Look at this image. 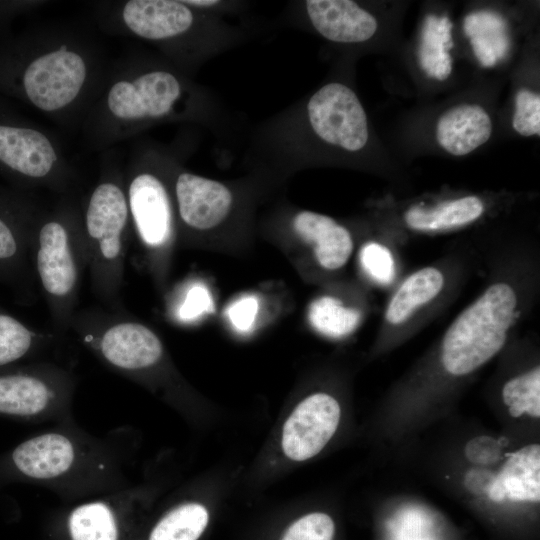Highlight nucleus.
Returning a JSON list of instances; mask_svg holds the SVG:
<instances>
[{"label": "nucleus", "instance_id": "nucleus-1", "mask_svg": "<svg viewBox=\"0 0 540 540\" xmlns=\"http://www.w3.org/2000/svg\"><path fill=\"white\" fill-rule=\"evenodd\" d=\"M64 422L20 443L11 453L19 474L58 496H97L126 487L120 445Z\"/></svg>", "mask_w": 540, "mask_h": 540}, {"label": "nucleus", "instance_id": "nucleus-2", "mask_svg": "<svg viewBox=\"0 0 540 540\" xmlns=\"http://www.w3.org/2000/svg\"><path fill=\"white\" fill-rule=\"evenodd\" d=\"M517 296L506 283H495L461 312L446 331L441 349L447 372L461 376L479 368L503 347L512 325Z\"/></svg>", "mask_w": 540, "mask_h": 540}, {"label": "nucleus", "instance_id": "nucleus-3", "mask_svg": "<svg viewBox=\"0 0 540 540\" xmlns=\"http://www.w3.org/2000/svg\"><path fill=\"white\" fill-rule=\"evenodd\" d=\"M128 219L123 190L108 181L96 186L85 211L82 238L94 294L112 306L119 302L124 281Z\"/></svg>", "mask_w": 540, "mask_h": 540}, {"label": "nucleus", "instance_id": "nucleus-4", "mask_svg": "<svg viewBox=\"0 0 540 540\" xmlns=\"http://www.w3.org/2000/svg\"><path fill=\"white\" fill-rule=\"evenodd\" d=\"M35 265L52 319L59 330L70 327L80 275L86 263L82 232L60 219L44 222L37 234Z\"/></svg>", "mask_w": 540, "mask_h": 540}, {"label": "nucleus", "instance_id": "nucleus-5", "mask_svg": "<svg viewBox=\"0 0 540 540\" xmlns=\"http://www.w3.org/2000/svg\"><path fill=\"white\" fill-rule=\"evenodd\" d=\"M75 388L73 374L50 363L31 371L0 375V413L43 422H69Z\"/></svg>", "mask_w": 540, "mask_h": 540}, {"label": "nucleus", "instance_id": "nucleus-6", "mask_svg": "<svg viewBox=\"0 0 540 540\" xmlns=\"http://www.w3.org/2000/svg\"><path fill=\"white\" fill-rule=\"evenodd\" d=\"M306 116L314 134L323 142L348 152H357L368 141L365 110L348 86L332 82L308 100Z\"/></svg>", "mask_w": 540, "mask_h": 540}, {"label": "nucleus", "instance_id": "nucleus-7", "mask_svg": "<svg viewBox=\"0 0 540 540\" xmlns=\"http://www.w3.org/2000/svg\"><path fill=\"white\" fill-rule=\"evenodd\" d=\"M86 76L87 67L82 56L63 45L35 58L24 72L23 85L35 107L53 112L76 99Z\"/></svg>", "mask_w": 540, "mask_h": 540}, {"label": "nucleus", "instance_id": "nucleus-8", "mask_svg": "<svg viewBox=\"0 0 540 540\" xmlns=\"http://www.w3.org/2000/svg\"><path fill=\"white\" fill-rule=\"evenodd\" d=\"M183 95V85L167 70H151L133 80L114 83L107 96L111 114L123 121L156 120L170 115Z\"/></svg>", "mask_w": 540, "mask_h": 540}, {"label": "nucleus", "instance_id": "nucleus-9", "mask_svg": "<svg viewBox=\"0 0 540 540\" xmlns=\"http://www.w3.org/2000/svg\"><path fill=\"white\" fill-rule=\"evenodd\" d=\"M341 415L338 401L315 393L301 401L283 426L282 449L294 461L317 455L332 438Z\"/></svg>", "mask_w": 540, "mask_h": 540}, {"label": "nucleus", "instance_id": "nucleus-10", "mask_svg": "<svg viewBox=\"0 0 540 540\" xmlns=\"http://www.w3.org/2000/svg\"><path fill=\"white\" fill-rule=\"evenodd\" d=\"M142 496L141 490L124 487L76 504L66 517L69 540H122L126 518Z\"/></svg>", "mask_w": 540, "mask_h": 540}, {"label": "nucleus", "instance_id": "nucleus-11", "mask_svg": "<svg viewBox=\"0 0 540 540\" xmlns=\"http://www.w3.org/2000/svg\"><path fill=\"white\" fill-rule=\"evenodd\" d=\"M127 202L142 246L150 252L166 249L173 235V213L163 182L152 173L137 174L129 184Z\"/></svg>", "mask_w": 540, "mask_h": 540}, {"label": "nucleus", "instance_id": "nucleus-12", "mask_svg": "<svg viewBox=\"0 0 540 540\" xmlns=\"http://www.w3.org/2000/svg\"><path fill=\"white\" fill-rule=\"evenodd\" d=\"M175 197L182 222L196 230L221 224L233 203L232 193L223 183L189 172L178 175Z\"/></svg>", "mask_w": 540, "mask_h": 540}, {"label": "nucleus", "instance_id": "nucleus-13", "mask_svg": "<svg viewBox=\"0 0 540 540\" xmlns=\"http://www.w3.org/2000/svg\"><path fill=\"white\" fill-rule=\"evenodd\" d=\"M198 10L183 1L131 0L122 18L135 35L150 41H166L188 33L197 22Z\"/></svg>", "mask_w": 540, "mask_h": 540}, {"label": "nucleus", "instance_id": "nucleus-14", "mask_svg": "<svg viewBox=\"0 0 540 540\" xmlns=\"http://www.w3.org/2000/svg\"><path fill=\"white\" fill-rule=\"evenodd\" d=\"M307 16L315 30L336 43H361L376 32L375 17L349 0H308Z\"/></svg>", "mask_w": 540, "mask_h": 540}, {"label": "nucleus", "instance_id": "nucleus-15", "mask_svg": "<svg viewBox=\"0 0 540 540\" xmlns=\"http://www.w3.org/2000/svg\"><path fill=\"white\" fill-rule=\"evenodd\" d=\"M58 160L51 141L40 131L0 125V161L32 179H45Z\"/></svg>", "mask_w": 540, "mask_h": 540}, {"label": "nucleus", "instance_id": "nucleus-16", "mask_svg": "<svg viewBox=\"0 0 540 540\" xmlns=\"http://www.w3.org/2000/svg\"><path fill=\"white\" fill-rule=\"evenodd\" d=\"M294 231L313 246L317 262L325 269L342 267L353 250L349 231L334 219L312 211H301L294 216Z\"/></svg>", "mask_w": 540, "mask_h": 540}, {"label": "nucleus", "instance_id": "nucleus-17", "mask_svg": "<svg viewBox=\"0 0 540 540\" xmlns=\"http://www.w3.org/2000/svg\"><path fill=\"white\" fill-rule=\"evenodd\" d=\"M492 123L479 105L461 104L438 120L436 137L443 149L455 156L466 155L488 141Z\"/></svg>", "mask_w": 540, "mask_h": 540}, {"label": "nucleus", "instance_id": "nucleus-18", "mask_svg": "<svg viewBox=\"0 0 540 540\" xmlns=\"http://www.w3.org/2000/svg\"><path fill=\"white\" fill-rule=\"evenodd\" d=\"M488 495L497 502L505 497L516 501H539V444L524 446L511 454L491 482Z\"/></svg>", "mask_w": 540, "mask_h": 540}, {"label": "nucleus", "instance_id": "nucleus-19", "mask_svg": "<svg viewBox=\"0 0 540 540\" xmlns=\"http://www.w3.org/2000/svg\"><path fill=\"white\" fill-rule=\"evenodd\" d=\"M484 206L476 196L443 202L433 208L412 207L405 214L407 225L419 231H439L460 227L481 216Z\"/></svg>", "mask_w": 540, "mask_h": 540}, {"label": "nucleus", "instance_id": "nucleus-20", "mask_svg": "<svg viewBox=\"0 0 540 540\" xmlns=\"http://www.w3.org/2000/svg\"><path fill=\"white\" fill-rule=\"evenodd\" d=\"M443 284V274L437 268L426 267L413 273L389 302L386 320L393 325L403 323L417 308L434 299Z\"/></svg>", "mask_w": 540, "mask_h": 540}, {"label": "nucleus", "instance_id": "nucleus-21", "mask_svg": "<svg viewBox=\"0 0 540 540\" xmlns=\"http://www.w3.org/2000/svg\"><path fill=\"white\" fill-rule=\"evenodd\" d=\"M505 30V21L496 13L481 11L466 16L464 32L484 67L495 65L508 52L509 40Z\"/></svg>", "mask_w": 540, "mask_h": 540}, {"label": "nucleus", "instance_id": "nucleus-22", "mask_svg": "<svg viewBox=\"0 0 540 540\" xmlns=\"http://www.w3.org/2000/svg\"><path fill=\"white\" fill-rule=\"evenodd\" d=\"M209 521L206 507L197 502L180 503L152 527L147 540H198Z\"/></svg>", "mask_w": 540, "mask_h": 540}, {"label": "nucleus", "instance_id": "nucleus-23", "mask_svg": "<svg viewBox=\"0 0 540 540\" xmlns=\"http://www.w3.org/2000/svg\"><path fill=\"white\" fill-rule=\"evenodd\" d=\"M309 321L318 332L340 338L348 335L358 326L361 314L349 308L332 296H322L313 301L308 311Z\"/></svg>", "mask_w": 540, "mask_h": 540}, {"label": "nucleus", "instance_id": "nucleus-24", "mask_svg": "<svg viewBox=\"0 0 540 540\" xmlns=\"http://www.w3.org/2000/svg\"><path fill=\"white\" fill-rule=\"evenodd\" d=\"M49 337L38 334L14 317L0 313V366L17 361Z\"/></svg>", "mask_w": 540, "mask_h": 540}, {"label": "nucleus", "instance_id": "nucleus-25", "mask_svg": "<svg viewBox=\"0 0 540 540\" xmlns=\"http://www.w3.org/2000/svg\"><path fill=\"white\" fill-rule=\"evenodd\" d=\"M502 397L513 417L527 413L532 417L540 416V369L535 367L529 372L509 380L503 387Z\"/></svg>", "mask_w": 540, "mask_h": 540}, {"label": "nucleus", "instance_id": "nucleus-26", "mask_svg": "<svg viewBox=\"0 0 540 540\" xmlns=\"http://www.w3.org/2000/svg\"><path fill=\"white\" fill-rule=\"evenodd\" d=\"M335 524L322 512L309 513L286 530L282 540H333Z\"/></svg>", "mask_w": 540, "mask_h": 540}, {"label": "nucleus", "instance_id": "nucleus-27", "mask_svg": "<svg viewBox=\"0 0 540 540\" xmlns=\"http://www.w3.org/2000/svg\"><path fill=\"white\" fill-rule=\"evenodd\" d=\"M389 529L391 540H437L432 534L429 518L417 509L398 513Z\"/></svg>", "mask_w": 540, "mask_h": 540}, {"label": "nucleus", "instance_id": "nucleus-28", "mask_svg": "<svg viewBox=\"0 0 540 540\" xmlns=\"http://www.w3.org/2000/svg\"><path fill=\"white\" fill-rule=\"evenodd\" d=\"M512 125L523 136L540 134V96L520 89L515 98Z\"/></svg>", "mask_w": 540, "mask_h": 540}, {"label": "nucleus", "instance_id": "nucleus-29", "mask_svg": "<svg viewBox=\"0 0 540 540\" xmlns=\"http://www.w3.org/2000/svg\"><path fill=\"white\" fill-rule=\"evenodd\" d=\"M360 262L364 270L379 283L387 284L394 277V260L391 252L375 242L363 246Z\"/></svg>", "mask_w": 540, "mask_h": 540}, {"label": "nucleus", "instance_id": "nucleus-30", "mask_svg": "<svg viewBox=\"0 0 540 540\" xmlns=\"http://www.w3.org/2000/svg\"><path fill=\"white\" fill-rule=\"evenodd\" d=\"M213 311V302L207 288L203 285H194L179 309V318L183 321H193L204 314Z\"/></svg>", "mask_w": 540, "mask_h": 540}, {"label": "nucleus", "instance_id": "nucleus-31", "mask_svg": "<svg viewBox=\"0 0 540 540\" xmlns=\"http://www.w3.org/2000/svg\"><path fill=\"white\" fill-rule=\"evenodd\" d=\"M258 313V300L253 295H247L233 302L227 314L232 326L240 332L249 331Z\"/></svg>", "mask_w": 540, "mask_h": 540}, {"label": "nucleus", "instance_id": "nucleus-32", "mask_svg": "<svg viewBox=\"0 0 540 540\" xmlns=\"http://www.w3.org/2000/svg\"><path fill=\"white\" fill-rule=\"evenodd\" d=\"M500 447L490 437H477L466 445L467 458L476 464H490L499 457Z\"/></svg>", "mask_w": 540, "mask_h": 540}, {"label": "nucleus", "instance_id": "nucleus-33", "mask_svg": "<svg viewBox=\"0 0 540 540\" xmlns=\"http://www.w3.org/2000/svg\"><path fill=\"white\" fill-rule=\"evenodd\" d=\"M19 252V243L12 229L0 218V261H9Z\"/></svg>", "mask_w": 540, "mask_h": 540}, {"label": "nucleus", "instance_id": "nucleus-34", "mask_svg": "<svg viewBox=\"0 0 540 540\" xmlns=\"http://www.w3.org/2000/svg\"><path fill=\"white\" fill-rule=\"evenodd\" d=\"M186 5L199 10H211L221 5V1L217 0H187L183 1Z\"/></svg>", "mask_w": 540, "mask_h": 540}]
</instances>
